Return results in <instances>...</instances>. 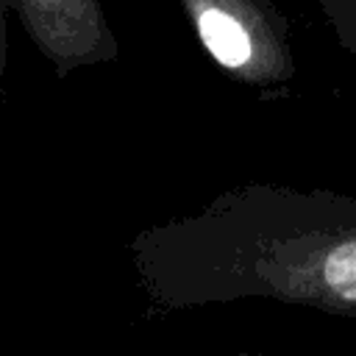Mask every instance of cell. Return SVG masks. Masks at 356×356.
Segmentation results:
<instances>
[{
	"label": "cell",
	"instance_id": "4",
	"mask_svg": "<svg viewBox=\"0 0 356 356\" xmlns=\"http://www.w3.org/2000/svg\"><path fill=\"white\" fill-rule=\"evenodd\" d=\"M334 22V28L339 31L342 44H348L356 53V0H320Z\"/></svg>",
	"mask_w": 356,
	"mask_h": 356
},
{
	"label": "cell",
	"instance_id": "3",
	"mask_svg": "<svg viewBox=\"0 0 356 356\" xmlns=\"http://www.w3.org/2000/svg\"><path fill=\"white\" fill-rule=\"evenodd\" d=\"M14 11L58 78L120 56L103 0H17Z\"/></svg>",
	"mask_w": 356,
	"mask_h": 356
},
{
	"label": "cell",
	"instance_id": "5",
	"mask_svg": "<svg viewBox=\"0 0 356 356\" xmlns=\"http://www.w3.org/2000/svg\"><path fill=\"white\" fill-rule=\"evenodd\" d=\"M17 0H0V81L6 70V53H8V14L14 11Z\"/></svg>",
	"mask_w": 356,
	"mask_h": 356
},
{
	"label": "cell",
	"instance_id": "2",
	"mask_svg": "<svg viewBox=\"0 0 356 356\" xmlns=\"http://www.w3.org/2000/svg\"><path fill=\"white\" fill-rule=\"evenodd\" d=\"M203 50L234 81L275 92L295 75L289 25L273 0H178Z\"/></svg>",
	"mask_w": 356,
	"mask_h": 356
},
{
	"label": "cell",
	"instance_id": "1",
	"mask_svg": "<svg viewBox=\"0 0 356 356\" xmlns=\"http://www.w3.org/2000/svg\"><path fill=\"white\" fill-rule=\"evenodd\" d=\"M131 253L167 309L273 298L356 314V197L242 186L142 231Z\"/></svg>",
	"mask_w": 356,
	"mask_h": 356
}]
</instances>
